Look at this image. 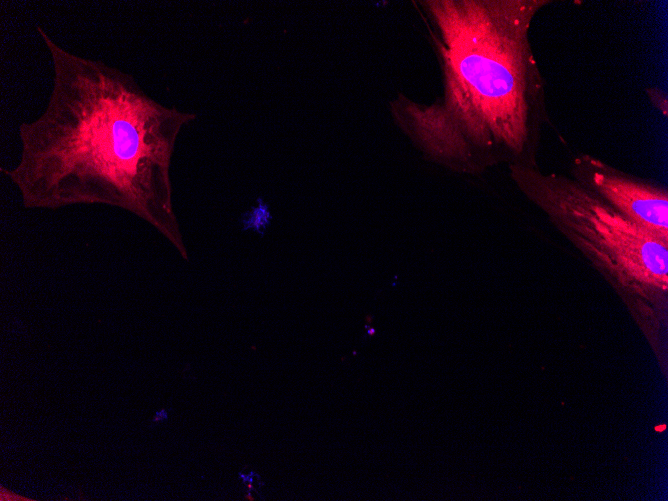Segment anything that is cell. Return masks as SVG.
<instances>
[{
  "label": "cell",
  "mask_w": 668,
  "mask_h": 501,
  "mask_svg": "<svg viewBox=\"0 0 668 501\" xmlns=\"http://www.w3.org/2000/svg\"><path fill=\"white\" fill-rule=\"evenodd\" d=\"M54 80L44 112L21 123L18 164L2 171L25 208L105 204L155 227L186 257L172 203L170 164L194 113L152 99L134 77L76 55L36 27Z\"/></svg>",
  "instance_id": "1"
},
{
  "label": "cell",
  "mask_w": 668,
  "mask_h": 501,
  "mask_svg": "<svg viewBox=\"0 0 668 501\" xmlns=\"http://www.w3.org/2000/svg\"><path fill=\"white\" fill-rule=\"evenodd\" d=\"M438 33L444 99L419 135L439 162L474 170L523 157L546 120L542 74L529 41L548 0L427 2ZM513 164V163H512Z\"/></svg>",
  "instance_id": "2"
},
{
  "label": "cell",
  "mask_w": 668,
  "mask_h": 501,
  "mask_svg": "<svg viewBox=\"0 0 668 501\" xmlns=\"http://www.w3.org/2000/svg\"><path fill=\"white\" fill-rule=\"evenodd\" d=\"M522 192L592 259L622 281L667 289L668 244L624 217L576 180L511 164Z\"/></svg>",
  "instance_id": "3"
},
{
  "label": "cell",
  "mask_w": 668,
  "mask_h": 501,
  "mask_svg": "<svg viewBox=\"0 0 668 501\" xmlns=\"http://www.w3.org/2000/svg\"><path fill=\"white\" fill-rule=\"evenodd\" d=\"M576 181L641 228L668 244V195L611 168L598 159L582 155L574 161Z\"/></svg>",
  "instance_id": "4"
},
{
  "label": "cell",
  "mask_w": 668,
  "mask_h": 501,
  "mask_svg": "<svg viewBox=\"0 0 668 501\" xmlns=\"http://www.w3.org/2000/svg\"><path fill=\"white\" fill-rule=\"evenodd\" d=\"M647 93H648L649 98L652 101V103H654L653 104V105H655L654 107L658 108L666 116L667 106L664 105V104H667V97L664 96L662 98V95L664 94V92H662L660 90L652 89V90H648Z\"/></svg>",
  "instance_id": "5"
},
{
  "label": "cell",
  "mask_w": 668,
  "mask_h": 501,
  "mask_svg": "<svg viewBox=\"0 0 668 501\" xmlns=\"http://www.w3.org/2000/svg\"><path fill=\"white\" fill-rule=\"evenodd\" d=\"M168 418V413L165 409L159 410L155 413L153 417L154 422H161Z\"/></svg>",
  "instance_id": "6"
},
{
  "label": "cell",
  "mask_w": 668,
  "mask_h": 501,
  "mask_svg": "<svg viewBox=\"0 0 668 501\" xmlns=\"http://www.w3.org/2000/svg\"><path fill=\"white\" fill-rule=\"evenodd\" d=\"M245 498L248 500H254V497L252 496L250 491L245 495Z\"/></svg>",
  "instance_id": "7"
}]
</instances>
